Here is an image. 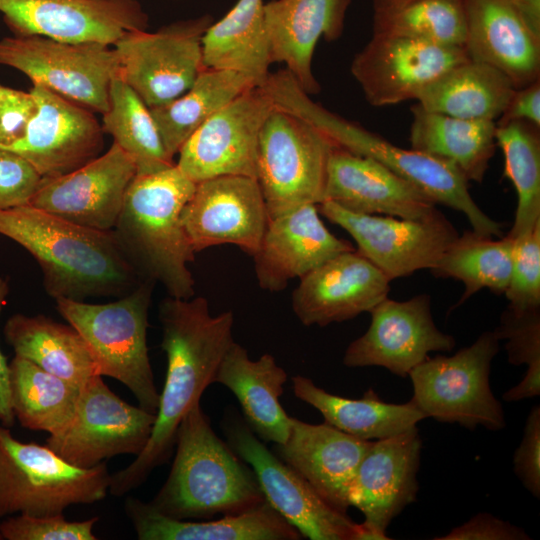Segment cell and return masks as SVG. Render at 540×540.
<instances>
[{"instance_id": "obj_40", "label": "cell", "mask_w": 540, "mask_h": 540, "mask_svg": "<svg viewBox=\"0 0 540 540\" xmlns=\"http://www.w3.org/2000/svg\"><path fill=\"white\" fill-rule=\"evenodd\" d=\"M495 138L504 155V175L517 193L514 222L506 234L514 239L540 222V128L509 122L496 127Z\"/></svg>"}, {"instance_id": "obj_38", "label": "cell", "mask_w": 540, "mask_h": 540, "mask_svg": "<svg viewBox=\"0 0 540 540\" xmlns=\"http://www.w3.org/2000/svg\"><path fill=\"white\" fill-rule=\"evenodd\" d=\"M513 239L508 235L493 239L473 230L465 231L448 246L430 269L436 277L461 281L465 290L453 308L481 289L504 294L511 277Z\"/></svg>"}, {"instance_id": "obj_31", "label": "cell", "mask_w": 540, "mask_h": 540, "mask_svg": "<svg viewBox=\"0 0 540 540\" xmlns=\"http://www.w3.org/2000/svg\"><path fill=\"white\" fill-rule=\"evenodd\" d=\"M411 149L442 160L469 182L481 183L496 148V122L452 117L411 107Z\"/></svg>"}, {"instance_id": "obj_17", "label": "cell", "mask_w": 540, "mask_h": 540, "mask_svg": "<svg viewBox=\"0 0 540 540\" xmlns=\"http://www.w3.org/2000/svg\"><path fill=\"white\" fill-rule=\"evenodd\" d=\"M369 313L371 323L367 331L345 350L346 367L378 366L404 378L429 353L449 352L456 344L453 336L437 328L428 294L405 301L386 297Z\"/></svg>"}, {"instance_id": "obj_36", "label": "cell", "mask_w": 540, "mask_h": 540, "mask_svg": "<svg viewBox=\"0 0 540 540\" xmlns=\"http://www.w3.org/2000/svg\"><path fill=\"white\" fill-rule=\"evenodd\" d=\"M252 87H255L252 82L239 73L204 68L182 95L151 108L167 154L174 158L199 127Z\"/></svg>"}, {"instance_id": "obj_53", "label": "cell", "mask_w": 540, "mask_h": 540, "mask_svg": "<svg viewBox=\"0 0 540 540\" xmlns=\"http://www.w3.org/2000/svg\"><path fill=\"white\" fill-rule=\"evenodd\" d=\"M0 540H3V537H2V535H1V533H0Z\"/></svg>"}, {"instance_id": "obj_24", "label": "cell", "mask_w": 540, "mask_h": 540, "mask_svg": "<svg viewBox=\"0 0 540 540\" xmlns=\"http://www.w3.org/2000/svg\"><path fill=\"white\" fill-rule=\"evenodd\" d=\"M354 250L333 235L319 216L318 205L306 204L270 217L253 255L259 286L278 292L331 258Z\"/></svg>"}, {"instance_id": "obj_46", "label": "cell", "mask_w": 540, "mask_h": 540, "mask_svg": "<svg viewBox=\"0 0 540 540\" xmlns=\"http://www.w3.org/2000/svg\"><path fill=\"white\" fill-rule=\"evenodd\" d=\"M37 110L31 91L0 84V148L9 149L24 138Z\"/></svg>"}, {"instance_id": "obj_27", "label": "cell", "mask_w": 540, "mask_h": 540, "mask_svg": "<svg viewBox=\"0 0 540 540\" xmlns=\"http://www.w3.org/2000/svg\"><path fill=\"white\" fill-rule=\"evenodd\" d=\"M373 441L354 438L332 425L291 417V430L275 454L301 475L333 508L347 513L356 470Z\"/></svg>"}, {"instance_id": "obj_28", "label": "cell", "mask_w": 540, "mask_h": 540, "mask_svg": "<svg viewBox=\"0 0 540 540\" xmlns=\"http://www.w3.org/2000/svg\"><path fill=\"white\" fill-rule=\"evenodd\" d=\"M463 2L468 58L497 68L516 89L539 80L540 38L528 28L511 1Z\"/></svg>"}, {"instance_id": "obj_13", "label": "cell", "mask_w": 540, "mask_h": 540, "mask_svg": "<svg viewBox=\"0 0 540 540\" xmlns=\"http://www.w3.org/2000/svg\"><path fill=\"white\" fill-rule=\"evenodd\" d=\"M156 414L122 400L95 375L81 388L75 413L46 445L70 464L91 468L121 454L145 448Z\"/></svg>"}, {"instance_id": "obj_18", "label": "cell", "mask_w": 540, "mask_h": 540, "mask_svg": "<svg viewBox=\"0 0 540 540\" xmlns=\"http://www.w3.org/2000/svg\"><path fill=\"white\" fill-rule=\"evenodd\" d=\"M422 440L417 426L373 441L362 458L349 491V505L364 515L354 540H386V530L403 509L417 500Z\"/></svg>"}, {"instance_id": "obj_47", "label": "cell", "mask_w": 540, "mask_h": 540, "mask_svg": "<svg viewBox=\"0 0 540 540\" xmlns=\"http://www.w3.org/2000/svg\"><path fill=\"white\" fill-rule=\"evenodd\" d=\"M514 472L523 486L540 497V407L529 412L522 440L513 457Z\"/></svg>"}, {"instance_id": "obj_21", "label": "cell", "mask_w": 540, "mask_h": 540, "mask_svg": "<svg viewBox=\"0 0 540 540\" xmlns=\"http://www.w3.org/2000/svg\"><path fill=\"white\" fill-rule=\"evenodd\" d=\"M30 91L37 113L24 138L8 150L30 162L42 178L68 174L101 155L104 131L91 110L42 85Z\"/></svg>"}, {"instance_id": "obj_44", "label": "cell", "mask_w": 540, "mask_h": 540, "mask_svg": "<svg viewBox=\"0 0 540 540\" xmlns=\"http://www.w3.org/2000/svg\"><path fill=\"white\" fill-rule=\"evenodd\" d=\"M97 521L98 517L68 521L63 514H18L0 523V533L6 540H95L93 528Z\"/></svg>"}, {"instance_id": "obj_43", "label": "cell", "mask_w": 540, "mask_h": 540, "mask_svg": "<svg viewBox=\"0 0 540 540\" xmlns=\"http://www.w3.org/2000/svg\"><path fill=\"white\" fill-rule=\"evenodd\" d=\"M504 295L514 312L540 309V222L513 239L512 272Z\"/></svg>"}, {"instance_id": "obj_3", "label": "cell", "mask_w": 540, "mask_h": 540, "mask_svg": "<svg viewBox=\"0 0 540 540\" xmlns=\"http://www.w3.org/2000/svg\"><path fill=\"white\" fill-rule=\"evenodd\" d=\"M170 473L149 502L161 514L180 520H208L240 514L264 496L254 472L213 431L200 402L181 420Z\"/></svg>"}, {"instance_id": "obj_51", "label": "cell", "mask_w": 540, "mask_h": 540, "mask_svg": "<svg viewBox=\"0 0 540 540\" xmlns=\"http://www.w3.org/2000/svg\"><path fill=\"white\" fill-rule=\"evenodd\" d=\"M532 33L540 38V0H510Z\"/></svg>"}, {"instance_id": "obj_6", "label": "cell", "mask_w": 540, "mask_h": 540, "mask_svg": "<svg viewBox=\"0 0 540 540\" xmlns=\"http://www.w3.org/2000/svg\"><path fill=\"white\" fill-rule=\"evenodd\" d=\"M154 282L143 279L132 291L108 303L58 298L59 314L88 345L101 376L124 384L144 410L156 414L157 391L147 346Z\"/></svg>"}, {"instance_id": "obj_7", "label": "cell", "mask_w": 540, "mask_h": 540, "mask_svg": "<svg viewBox=\"0 0 540 540\" xmlns=\"http://www.w3.org/2000/svg\"><path fill=\"white\" fill-rule=\"evenodd\" d=\"M111 474L105 462L74 466L47 445L23 443L0 426V516L63 514L72 505L93 504L107 495Z\"/></svg>"}, {"instance_id": "obj_26", "label": "cell", "mask_w": 540, "mask_h": 540, "mask_svg": "<svg viewBox=\"0 0 540 540\" xmlns=\"http://www.w3.org/2000/svg\"><path fill=\"white\" fill-rule=\"evenodd\" d=\"M351 0H271L264 3V22L271 62L287 70L309 95L320 92L313 56L321 38L341 37Z\"/></svg>"}, {"instance_id": "obj_9", "label": "cell", "mask_w": 540, "mask_h": 540, "mask_svg": "<svg viewBox=\"0 0 540 540\" xmlns=\"http://www.w3.org/2000/svg\"><path fill=\"white\" fill-rule=\"evenodd\" d=\"M335 144L319 129L274 108L259 136L257 181L269 218L324 201L327 167Z\"/></svg>"}, {"instance_id": "obj_15", "label": "cell", "mask_w": 540, "mask_h": 540, "mask_svg": "<svg viewBox=\"0 0 540 540\" xmlns=\"http://www.w3.org/2000/svg\"><path fill=\"white\" fill-rule=\"evenodd\" d=\"M274 108L261 87L248 89L191 135L177 167L195 183L227 175L257 179L259 136Z\"/></svg>"}, {"instance_id": "obj_32", "label": "cell", "mask_w": 540, "mask_h": 540, "mask_svg": "<svg viewBox=\"0 0 540 540\" xmlns=\"http://www.w3.org/2000/svg\"><path fill=\"white\" fill-rule=\"evenodd\" d=\"M291 381L296 398L319 411L326 423L359 440L388 438L416 427L426 418L412 400L387 403L372 389L360 399H350L331 394L302 375L293 376Z\"/></svg>"}, {"instance_id": "obj_23", "label": "cell", "mask_w": 540, "mask_h": 540, "mask_svg": "<svg viewBox=\"0 0 540 540\" xmlns=\"http://www.w3.org/2000/svg\"><path fill=\"white\" fill-rule=\"evenodd\" d=\"M390 280L355 249L343 252L302 278L292 309L305 326H327L369 312L388 297Z\"/></svg>"}, {"instance_id": "obj_48", "label": "cell", "mask_w": 540, "mask_h": 540, "mask_svg": "<svg viewBox=\"0 0 540 540\" xmlns=\"http://www.w3.org/2000/svg\"><path fill=\"white\" fill-rule=\"evenodd\" d=\"M435 540H528L529 535L520 527L501 520L490 513H478L448 534Z\"/></svg>"}, {"instance_id": "obj_30", "label": "cell", "mask_w": 540, "mask_h": 540, "mask_svg": "<svg viewBox=\"0 0 540 540\" xmlns=\"http://www.w3.org/2000/svg\"><path fill=\"white\" fill-rule=\"evenodd\" d=\"M139 540H299L301 534L264 500L240 514L218 520H180L149 502L128 497L124 505Z\"/></svg>"}, {"instance_id": "obj_45", "label": "cell", "mask_w": 540, "mask_h": 540, "mask_svg": "<svg viewBox=\"0 0 540 540\" xmlns=\"http://www.w3.org/2000/svg\"><path fill=\"white\" fill-rule=\"evenodd\" d=\"M42 176L21 155L0 148V209L29 205Z\"/></svg>"}, {"instance_id": "obj_8", "label": "cell", "mask_w": 540, "mask_h": 540, "mask_svg": "<svg viewBox=\"0 0 540 540\" xmlns=\"http://www.w3.org/2000/svg\"><path fill=\"white\" fill-rule=\"evenodd\" d=\"M499 341L494 331H486L454 355L427 357L410 371L411 400L426 418L458 423L470 430L477 426L491 431L505 427L502 405L489 383Z\"/></svg>"}, {"instance_id": "obj_5", "label": "cell", "mask_w": 540, "mask_h": 540, "mask_svg": "<svg viewBox=\"0 0 540 540\" xmlns=\"http://www.w3.org/2000/svg\"><path fill=\"white\" fill-rule=\"evenodd\" d=\"M195 186L176 163L155 173L136 174L113 229L140 277L160 283L175 298H191L195 292L188 267L195 252L181 220Z\"/></svg>"}, {"instance_id": "obj_33", "label": "cell", "mask_w": 540, "mask_h": 540, "mask_svg": "<svg viewBox=\"0 0 540 540\" xmlns=\"http://www.w3.org/2000/svg\"><path fill=\"white\" fill-rule=\"evenodd\" d=\"M263 0H238L202 38L204 68L228 70L261 87L272 64L264 22Z\"/></svg>"}, {"instance_id": "obj_35", "label": "cell", "mask_w": 540, "mask_h": 540, "mask_svg": "<svg viewBox=\"0 0 540 540\" xmlns=\"http://www.w3.org/2000/svg\"><path fill=\"white\" fill-rule=\"evenodd\" d=\"M515 90L512 81L497 68L468 59L424 88L416 101L430 112L496 122Z\"/></svg>"}, {"instance_id": "obj_41", "label": "cell", "mask_w": 540, "mask_h": 540, "mask_svg": "<svg viewBox=\"0 0 540 540\" xmlns=\"http://www.w3.org/2000/svg\"><path fill=\"white\" fill-rule=\"evenodd\" d=\"M373 33L403 35L432 44L465 48L467 19L463 0H414L373 24Z\"/></svg>"}, {"instance_id": "obj_20", "label": "cell", "mask_w": 540, "mask_h": 540, "mask_svg": "<svg viewBox=\"0 0 540 540\" xmlns=\"http://www.w3.org/2000/svg\"><path fill=\"white\" fill-rule=\"evenodd\" d=\"M181 220L195 253L233 244L253 256L269 215L257 179L227 175L196 183Z\"/></svg>"}, {"instance_id": "obj_42", "label": "cell", "mask_w": 540, "mask_h": 540, "mask_svg": "<svg viewBox=\"0 0 540 540\" xmlns=\"http://www.w3.org/2000/svg\"><path fill=\"white\" fill-rule=\"evenodd\" d=\"M499 340L506 339L508 361L527 365L519 384L503 394L507 402H516L540 394V309L514 312L503 311L500 324L494 330Z\"/></svg>"}, {"instance_id": "obj_39", "label": "cell", "mask_w": 540, "mask_h": 540, "mask_svg": "<svg viewBox=\"0 0 540 540\" xmlns=\"http://www.w3.org/2000/svg\"><path fill=\"white\" fill-rule=\"evenodd\" d=\"M102 128L135 163L136 174H151L175 164L163 145L150 109L118 76L110 83L109 108Z\"/></svg>"}, {"instance_id": "obj_54", "label": "cell", "mask_w": 540, "mask_h": 540, "mask_svg": "<svg viewBox=\"0 0 540 540\" xmlns=\"http://www.w3.org/2000/svg\"><path fill=\"white\" fill-rule=\"evenodd\" d=\"M172 1H183V0H172Z\"/></svg>"}, {"instance_id": "obj_12", "label": "cell", "mask_w": 540, "mask_h": 540, "mask_svg": "<svg viewBox=\"0 0 540 540\" xmlns=\"http://www.w3.org/2000/svg\"><path fill=\"white\" fill-rule=\"evenodd\" d=\"M223 431L230 448L250 466L266 502L310 540H354L357 525L330 506L311 485L270 451L243 419L227 416Z\"/></svg>"}, {"instance_id": "obj_49", "label": "cell", "mask_w": 540, "mask_h": 540, "mask_svg": "<svg viewBox=\"0 0 540 540\" xmlns=\"http://www.w3.org/2000/svg\"><path fill=\"white\" fill-rule=\"evenodd\" d=\"M524 121L540 128V79L517 88L496 125Z\"/></svg>"}, {"instance_id": "obj_4", "label": "cell", "mask_w": 540, "mask_h": 540, "mask_svg": "<svg viewBox=\"0 0 540 540\" xmlns=\"http://www.w3.org/2000/svg\"><path fill=\"white\" fill-rule=\"evenodd\" d=\"M275 108L294 114L324 133L336 146L372 158L414 184L437 204L462 212L472 230L502 237V225L473 200L468 181L450 164L414 149L398 147L360 124L314 102L285 69L270 73L261 86Z\"/></svg>"}, {"instance_id": "obj_52", "label": "cell", "mask_w": 540, "mask_h": 540, "mask_svg": "<svg viewBox=\"0 0 540 540\" xmlns=\"http://www.w3.org/2000/svg\"><path fill=\"white\" fill-rule=\"evenodd\" d=\"M414 0H371L373 24L382 22Z\"/></svg>"}, {"instance_id": "obj_10", "label": "cell", "mask_w": 540, "mask_h": 540, "mask_svg": "<svg viewBox=\"0 0 540 540\" xmlns=\"http://www.w3.org/2000/svg\"><path fill=\"white\" fill-rule=\"evenodd\" d=\"M214 22L210 14L178 20L155 32L136 30L114 43L120 77L149 108L187 91L204 69L202 38Z\"/></svg>"}, {"instance_id": "obj_37", "label": "cell", "mask_w": 540, "mask_h": 540, "mask_svg": "<svg viewBox=\"0 0 540 540\" xmlns=\"http://www.w3.org/2000/svg\"><path fill=\"white\" fill-rule=\"evenodd\" d=\"M81 388L18 355L9 364L11 407L27 429L51 435L64 428L75 413Z\"/></svg>"}, {"instance_id": "obj_19", "label": "cell", "mask_w": 540, "mask_h": 540, "mask_svg": "<svg viewBox=\"0 0 540 540\" xmlns=\"http://www.w3.org/2000/svg\"><path fill=\"white\" fill-rule=\"evenodd\" d=\"M0 12L15 36L114 45L125 33L147 30L138 0H0Z\"/></svg>"}, {"instance_id": "obj_2", "label": "cell", "mask_w": 540, "mask_h": 540, "mask_svg": "<svg viewBox=\"0 0 540 540\" xmlns=\"http://www.w3.org/2000/svg\"><path fill=\"white\" fill-rule=\"evenodd\" d=\"M0 234L38 262L54 299L121 297L142 280L113 230L85 227L31 205L0 209Z\"/></svg>"}, {"instance_id": "obj_16", "label": "cell", "mask_w": 540, "mask_h": 540, "mask_svg": "<svg viewBox=\"0 0 540 540\" xmlns=\"http://www.w3.org/2000/svg\"><path fill=\"white\" fill-rule=\"evenodd\" d=\"M465 48L445 47L392 33H373L350 71L366 101L384 107L416 100L452 67L468 60Z\"/></svg>"}, {"instance_id": "obj_22", "label": "cell", "mask_w": 540, "mask_h": 540, "mask_svg": "<svg viewBox=\"0 0 540 540\" xmlns=\"http://www.w3.org/2000/svg\"><path fill=\"white\" fill-rule=\"evenodd\" d=\"M135 175V163L113 142L86 165L59 177L42 178L29 205L85 227L111 231Z\"/></svg>"}, {"instance_id": "obj_25", "label": "cell", "mask_w": 540, "mask_h": 540, "mask_svg": "<svg viewBox=\"0 0 540 540\" xmlns=\"http://www.w3.org/2000/svg\"><path fill=\"white\" fill-rule=\"evenodd\" d=\"M324 201L354 213L423 219L436 202L380 162L335 145L327 167Z\"/></svg>"}, {"instance_id": "obj_29", "label": "cell", "mask_w": 540, "mask_h": 540, "mask_svg": "<svg viewBox=\"0 0 540 540\" xmlns=\"http://www.w3.org/2000/svg\"><path fill=\"white\" fill-rule=\"evenodd\" d=\"M287 372L273 355L265 353L257 360L233 341L215 373L213 384L227 387L237 398L243 420L263 442L283 444L290 434L291 417L280 403Z\"/></svg>"}, {"instance_id": "obj_1", "label": "cell", "mask_w": 540, "mask_h": 540, "mask_svg": "<svg viewBox=\"0 0 540 540\" xmlns=\"http://www.w3.org/2000/svg\"><path fill=\"white\" fill-rule=\"evenodd\" d=\"M161 347L167 370L151 436L126 468L111 475L109 492L123 496L139 487L172 455L178 426L206 388L234 341L232 311L213 316L204 297H167L160 303Z\"/></svg>"}, {"instance_id": "obj_11", "label": "cell", "mask_w": 540, "mask_h": 540, "mask_svg": "<svg viewBox=\"0 0 540 540\" xmlns=\"http://www.w3.org/2000/svg\"><path fill=\"white\" fill-rule=\"evenodd\" d=\"M0 64L21 71L33 85L45 86L101 114L109 108L110 83L119 69L109 45L39 35L0 39Z\"/></svg>"}, {"instance_id": "obj_50", "label": "cell", "mask_w": 540, "mask_h": 540, "mask_svg": "<svg viewBox=\"0 0 540 540\" xmlns=\"http://www.w3.org/2000/svg\"><path fill=\"white\" fill-rule=\"evenodd\" d=\"M8 283L0 278V315L8 295ZM0 421L4 427H12L15 416L9 396V364L0 349Z\"/></svg>"}, {"instance_id": "obj_34", "label": "cell", "mask_w": 540, "mask_h": 540, "mask_svg": "<svg viewBox=\"0 0 540 540\" xmlns=\"http://www.w3.org/2000/svg\"><path fill=\"white\" fill-rule=\"evenodd\" d=\"M4 334L15 355L50 374L79 386L100 375L88 345L70 324L44 315L15 314L7 320Z\"/></svg>"}, {"instance_id": "obj_14", "label": "cell", "mask_w": 540, "mask_h": 540, "mask_svg": "<svg viewBox=\"0 0 540 540\" xmlns=\"http://www.w3.org/2000/svg\"><path fill=\"white\" fill-rule=\"evenodd\" d=\"M318 210L347 231L356 251L390 281L432 269L459 235L439 210L423 219L354 213L331 201L320 203Z\"/></svg>"}]
</instances>
